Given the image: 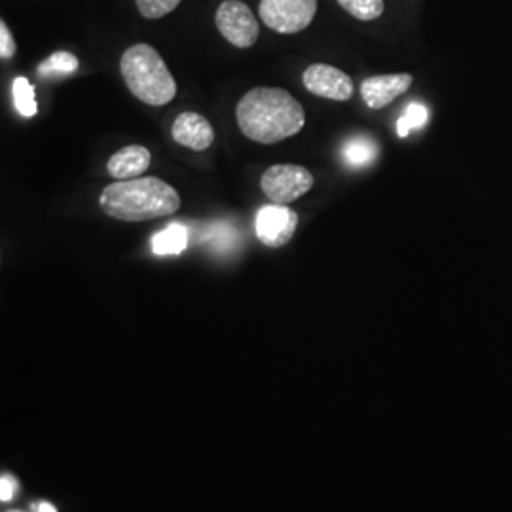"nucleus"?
Listing matches in <instances>:
<instances>
[{
  "label": "nucleus",
  "mask_w": 512,
  "mask_h": 512,
  "mask_svg": "<svg viewBox=\"0 0 512 512\" xmlns=\"http://www.w3.org/2000/svg\"><path fill=\"white\" fill-rule=\"evenodd\" d=\"M236 120L247 139L277 145L304 129L306 112L287 90L258 86L239 99Z\"/></svg>",
  "instance_id": "f257e3e1"
},
{
  "label": "nucleus",
  "mask_w": 512,
  "mask_h": 512,
  "mask_svg": "<svg viewBox=\"0 0 512 512\" xmlns=\"http://www.w3.org/2000/svg\"><path fill=\"white\" fill-rule=\"evenodd\" d=\"M101 211L122 222L165 219L181 209L179 192L158 177H137L109 184L99 196Z\"/></svg>",
  "instance_id": "f03ea898"
},
{
  "label": "nucleus",
  "mask_w": 512,
  "mask_h": 512,
  "mask_svg": "<svg viewBox=\"0 0 512 512\" xmlns=\"http://www.w3.org/2000/svg\"><path fill=\"white\" fill-rule=\"evenodd\" d=\"M120 73L129 92L150 107L169 105L177 95L175 76L165 65L164 57L145 42L129 46L122 54Z\"/></svg>",
  "instance_id": "7ed1b4c3"
},
{
  "label": "nucleus",
  "mask_w": 512,
  "mask_h": 512,
  "mask_svg": "<svg viewBox=\"0 0 512 512\" xmlns=\"http://www.w3.org/2000/svg\"><path fill=\"white\" fill-rule=\"evenodd\" d=\"M315 179L310 169L296 164H275L268 167L260 179L264 196L274 205H289L306 196Z\"/></svg>",
  "instance_id": "20e7f679"
},
{
  "label": "nucleus",
  "mask_w": 512,
  "mask_h": 512,
  "mask_svg": "<svg viewBox=\"0 0 512 512\" xmlns=\"http://www.w3.org/2000/svg\"><path fill=\"white\" fill-rule=\"evenodd\" d=\"M317 14V0H260L258 16L279 35L308 29Z\"/></svg>",
  "instance_id": "39448f33"
},
{
  "label": "nucleus",
  "mask_w": 512,
  "mask_h": 512,
  "mask_svg": "<svg viewBox=\"0 0 512 512\" xmlns=\"http://www.w3.org/2000/svg\"><path fill=\"white\" fill-rule=\"evenodd\" d=\"M215 23L220 35L239 50L255 46L260 37V23L253 10L241 0H224L217 8Z\"/></svg>",
  "instance_id": "423d86ee"
},
{
  "label": "nucleus",
  "mask_w": 512,
  "mask_h": 512,
  "mask_svg": "<svg viewBox=\"0 0 512 512\" xmlns=\"http://www.w3.org/2000/svg\"><path fill=\"white\" fill-rule=\"evenodd\" d=\"M296 228L298 215L289 205H268L256 215V238L270 249L285 247L296 234Z\"/></svg>",
  "instance_id": "0eeeda50"
},
{
  "label": "nucleus",
  "mask_w": 512,
  "mask_h": 512,
  "mask_svg": "<svg viewBox=\"0 0 512 512\" xmlns=\"http://www.w3.org/2000/svg\"><path fill=\"white\" fill-rule=\"evenodd\" d=\"M304 88L321 99L344 103L355 93V86L349 74L327 63H313L302 74Z\"/></svg>",
  "instance_id": "6e6552de"
},
{
  "label": "nucleus",
  "mask_w": 512,
  "mask_h": 512,
  "mask_svg": "<svg viewBox=\"0 0 512 512\" xmlns=\"http://www.w3.org/2000/svg\"><path fill=\"white\" fill-rule=\"evenodd\" d=\"M412 84H414V76L408 73L370 76L361 84V97L366 107L382 110L408 92Z\"/></svg>",
  "instance_id": "1a4fd4ad"
},
{
  "label": "nucleus",
  "mask_w": 512,
  "mask_h": 512,
  "mask_svg": "<svg viewBox=\"0 0 512 512\" xmlns=\"http://www.w3.org/2000/svg\"><path fill=\"white\" fill-rule=\"evenodd\" d=\"M171 137L181 147L202 152L213 145L215 129L202 114L181 112L173 122Z\"/></svg>",
  "instance_id": "9d476101"
},
{
  "label": "nucleus",
  "mask_w": 512,
  "mask_h": 512,
  "mask_svg": "<svg viewBox=\"0 0 512 512\" xmlns=\"http://www.w3.org/2000/svg\"><path fill=\"white\" fill-rule=\"evenodd\" d=\"M150 150L143 145H128L114 152L107 162V171L114 181H129L145 175L150 167Z\"/></svg>",
  "instance_id": "9b49d317"
},
{
  "label": "nucleus",
  "mask_w": 512,
  "mask_h": 512,
  "mask_svg": "<svg viewBox=\"0 0 512 512\" xmlns=\"http://www.w3.org/2000/svg\"><path fill=\"white\" fill-rule=\"evenodd\" d=\"M188 247V230L181 224H171L164 232L152 238V251L156 255H181Z\"/></svg>",
  "instance_id": "f8f14e48"
},
{
  "label": "nucleus",
  "mask_w": 512,
  "mask_h": 512,
  "mask_svg": "<svg viewBox=\"0 0 512 512\" xmlns=\"http://www.w3.org/2000/svg\"><path fill=\"white\" fill-rule=\"evenodd\" d=\"M376 152H378V148L374 141H370L366 137H355L344 147V160L351 167H365L374 162Z\"/></svg>",
  "instance_id": "ddd939ff"
},
{
  "label": "nucleus",
  "mask_w": 512,
  "mask_h": 512,
  "mask_svg": "<svg viewBox=\"0 0 512 512\" xmlns=\"http://www.w3.org/2000/svg\"><path fill=\"white\" fill-rule=\"evenodd\" d=\"M12 95H14V105H16V109H18L21 116L31 118V116L37 114L38 107L37 99H35V88H33V84L27 78L19 76V78L14 80Z\"/></svg>",
  "instance_id": "4468645a"
},
{
  "label": "nucleus",
  "mask_w": 512,
  "mask_h": 512,
  "mask_svg": "<svg viewBox=\"0 0 512 512\" xmlns=\"http://www.w3.org/2000/svg\"><path fill=\"white\" fill-rule=\"evenodd\" d=\"M78 59L76 55L69 52H55L46 61L38 65L40 76H65V74L76 73Z\"/></svg>",
  "instance_id": "2eb2a0df"
},
{
  "label": "nucleus",
  "mask_w": 512,
  "mask_h": 512,
  "mask_svg": "<svg viewBox=\"0 0 512 512\" xmlns=\"http://www.w3.org/2000/svg\"><path fill=\"white\" fill-rule=\"evenodd\" d=\"M338 4L359 21H374L384 14V0H338Z\"/></svg>",
  "instance_id": "dca6fc26"
},
{
  "label": "nucleus",
  "mask_w": 512,
  "mask_h": 512,
  "mask_svg": "<svg viewBox=\"0 0 512 512\" xmlns=\"http://www.w3.org/2000/svg\"><path fill=\"white\" fill-rule=\"evenodd\" d=\"M183 0H135L139 14L145 19L165 18L175 12Z\"/></svg>",
  "instance_id": "f3484780"
},
{
  "label": "nucleus",
  "mask_w": 512,
  "mask_h": 512,
  "mask_svg": "<svg viewBox=\"0 0 512 512\" xmlns=\"http://www.w3.org/2000/svg\"><path fill=\"white\" fill-rule=\"evenodd\" d=\"M429 114L427 109L420 105V103H412L408 105V109L404 112L403 118L397 122V133L399 137H406L412 129L423 128L425 122H427Z\"/></svg>",
  "instance_id": "a211bd4d"
},
{
  "label": "nucleus",
  "mask_w": 512,
  "mask_h": 512,
  "mask_svg": "<svg viewBox=\"0 0 512 512\" xmlns=\"http://www.w3.org/2000/svg\"><path fill=\"white\" fill-rule=\"evenodd\" d=\"M16 52H18L16 40L12 37L6 21H0V57L6 61V59H12Z\"/></svg>",
  "instance_id": "6ab92c4d"
},
{
  "label": "nucleus",
  "mask_w": 512,
  "mask_h": 512,
  "mask_svg": "<svg viewBox=\"0 0 512 512\" xmlns=\"http://www.w3.org/2000/svg\"><path fill=\"white\" fill-rule=\"evenodd\" d=\"M16 492H18V480H16V476L2 475V478H0V499H2L4 503H8V501L14 499Z\"/></svg>",
  "instance_id": "aec40b11"
},
{
  "label": "nucleus",
  "mask_w": 512,
  "mask_h": 512,
  "mask_svg": "<svg viewBox=\"0 0 512 512\" xmlns=\"http://www.w3.org/2000/svg\"><path fill=\"white\" fill-rule=\"evenodd\" d=\"M33 509L37 512H57L54 505H50V503H40V505H33Z\"/></svg>",
  "instance_id": "412c9836"
},
{
  "label": "nucleus",
  "mask_w": 512,
  "mask_h": 512,
  "mask_svg": "<svg viewBox=\"0 0 512 512\" xmlns=\"http://www.w3.org/2000/svg\"><path fill=\"white\" fill-rule=\"evenodd\" d=\"M10 512H21V511H10Z\"/></svg>",
  "instance_id": "4be33fe9"
}]
</instances>
